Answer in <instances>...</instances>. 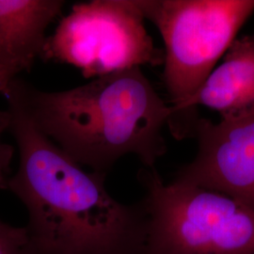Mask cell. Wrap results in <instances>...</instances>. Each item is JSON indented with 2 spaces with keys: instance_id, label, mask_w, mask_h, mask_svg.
Wrapping results in <instances>:
<instances>
[{
  "instance_id": "cell-1",
  "label": "cell",
  "mask_w": 254,
  "mask_h": 254,
  "mask_svg": "<svg viewBox=\"0 0 254 254\" xmlns=\"http://www.w3.org/2000/svg\"><path fill=\"white\" fill-rule=\"evenodd\" d=\"M19 150L7 190L26 206V228L37 254H137L140 221L135 205L109 194L106 174L87 172L8 107Z\"/></svg>"
},
{
  "instance_id": "cell-2",
  "label": "cell",
  "mask_w": 254,
  "mask_h": 254,
  "mask_svg": "<svg viewBox=\"0 0 254 254\" xmlns=\"http://www.w3.org/2000/svg\"><path fill=\"white\" fill-rule=\"evenodd\" d=\"M8 107L82 167L106 174L127 154L154 169L167 152L162 135L172 107L140 67L96 77L57 92L39 91L22 78L11 83Z\"/></svg>"
},
{
  "instance_id": "cell-3",
  "label": "cell",
  "mask_w": 254,
  "mask_h": 254,
  "mask_svg": "<svg viewBox=\"0 0 254 254\" xmlns=\"http://www.w3.org/2000/svg\"><path fill=\"white\" fill-rule=\"evenodd\" d=\"M138 254H254V211L239 201L142 168Z\"/></svg>"
},
{
  "instance_id": "cell-4",
  "label": "cell",
  "mask_w": 254,
  "mask_h": 254,
  "mask_svg": "<svg viewBox=\"0 0 254 254\" xmlns=\"http://www.w3.org/2000/svg\"><path fill=\"white\" fill-rule=\"evenodd\" d=\"M165 45L163 81L176 139L194 136L188 104L254 12V0H138Z\"/></svg>"
},
{
  "instance_id": "cell-5",
  "label": "cell",
  "mask_w": 254,
  "mask_h": 254,
  "mask_svg": "<svg viewBox=\"0 0 254 254\" xmlns=\"http://www.w3.org/2000/svg\"><path fill=\"white\" fill-rule=\"evenodd\" d=\"M138 0H92L73 5L47 36L43 60L78 68L86 78L164 63L146 30Z\"/></svg>"
},
{
  "instance_id": "cell-6",
  "label": "cell",
  "mask_w": 254,
  "mask_h": 254,
  "mask_svg": "<svg viewBox=\"0 0 254 254\" xmlns=\"http://www.w3.org/2000/svg\"><path fill=\"white\" fill-rule=\"evenodd\" d=\"M198 152L174 180L224 194L254 211V114L215 124L200 118Z\"/></svg>"
},
{
  "instance_id": "cell-7",
  "label": "cell",
  "mask_w": 254,
  "mask_h": 254,
  "mask_svg": "<svg viewBox=\"0 0 254 254\" xmlns=\"http://www.w3.org/2000/svg\"><path fill=\"white\" fill-rule=\"evenodd\" d=\"M63 0H0V94L42 58L46 29L64 9Z\"/></svg>"
},
{
  "instance_id": "cell-8",
  "label": "cell",
  "mask_w": 254,
  "mask_h": 254,
  "mask_svg": "<svg viewBox=\"0 0 254 254\" xmlns=\"http://www.w3.org/2000/svg\"><path fill=\"white\" fill-rule=\"evenodd\" d=\"M224 57L188 104L196 123L199 106L217 111L227 122L254 114V33L236 39Z\"/></svg>"
},
{
  "instance_id": "cell-9",
  "label": "cell",
  "mask_w": 254,
  "mask_h": 254,
  "mask_svg": "<svg viewBox=\"0 0 254 254\" xmlns=\"http://www.w3.org/2000/svg\"><path fill=\"white\" fill-rule=\"evenodd\" d=\"M0 254H37L27 228L11 226L1 235Z\"/></svg>"
},
{
  "instance_id": "cell-10",
  "label": "cell",
  "mask_w": 254,
  "mask_h": 254,
  "mask_svg": "<svg viewBox=\"0 0 254 254\" xmlns=\"http://www.w3.org/2000/svg\"><path fill=\"white\" fill-rule=\"evenodd\" d=\"M9 127V112L7 110H0V190H7L10 163L14 154L13 147L2 141V136Z\"/></svg>"
},
{
  "instance_id": "cell-11",
  "label": "cell",
  "mask_w": 254,
  "mask_h": 254,
  "mask_svg": "<svg viewBox=\"0 0 254 254\" xmlns=\"http://www.w3.org/2000/svg\"></svg>"
}]
</instances>
